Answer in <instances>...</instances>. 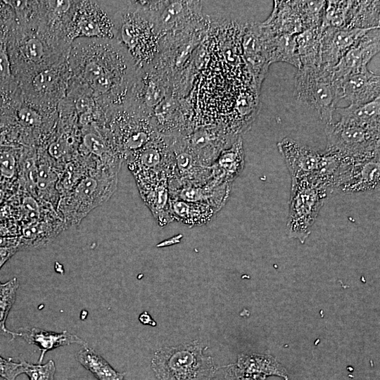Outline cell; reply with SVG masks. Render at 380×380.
<instances>
[{
    "instance_id": "obj_36",
    "label": "cell",
    "mask_w": 380,
    "mask_h": 380,
    "mask_svg": "<svg viewBox=\"0 0 380 380\" xmlns=\"http://www.w3.org/2000/svg\"><path fill=\"white\" fill-rule=\"evenodd\" d=\"M14 18V11L7 1H0V27L10 24Z\"/></svg>"
},
{
    "instance_id": "obj_13",
    "label": "cell",
    "mask_w": 380,
    "mask_h": 380,
    "mask_svg": "<svg viewBox=\"0 0 380 380\" xmlns=\"http://www.w3.org/2000/svg\"><path fill=\"white\" fill-rule=\"evenodd\" d=\"M201 1H165L156 19L163 39L196 24L201 14Z\"/></svg>"
},
{
    "instance_id": "obj_23",
    "label": "cell",
    "mask_w": 380,
    "mask_h": 380,
    "mask_svg": "<svg viewBox=\"0 0 380 380\" xmlns=\"http://www.w3.org/2000/svg\"><path fill=\"white\" fill-rule=\"evenodd\" d=\"M170 205L173 219L189 227L206 224L219 211L208 204L185 201L170 196Z\"/></svg>"
},
{
    "instance_id": "obj_12",
    "label": "cell",
    "mask_w": 380,
    "mask_h": 380,
    "mask_svg": "<svg viewBox=\"0 0 380 380\" xmlns=\"http://www.w3.org/2000/svg\"><path fill=\"white\" fill-rule=\"evenodd\" d=\"M379 49V27H375L364 34L333 67L334 76L339 87L346 77L367 69V64Z\"/></svg>"
},
{
    "instance_id": "obj_34",
    "label": "cell",
    "mask_w": 380,
    "mask_h": 380,
    "mask_svg": "<svg viewBox=\"0 0 380 380\" xmlns=\"http://www.w3.org/2000/svg\"><path fill=\"white\" fill-rule=\"evenodd\" d=\"M23 362H15L0 355V377L4 380H15L18 375L23 374Z\"/></svg>"
},
{
    "instance_id": "obj_28",
    "label": "cell",
    "mask_w": 380,
    "mask_h": 380,
    "mask_svg": "<svg viewBox=\"0 0 380 380\" xmlns=\"http://www.w3.org/2000/svg\"><path fill=\"white\" fill-rule=\"evenodd\" d=\"M80 363L98 380H124V374L114 369L111 365L94 349L87 346L77 355Z\"/></svg>"
},
{
    "instance_id": "obj_22",
    "label": "cell",
    "mask_w": 380,
    "mask_h": 380,
    "mask_svg": "<svg viewBox=\"0 0 380 380\" xmlns=\"http://www.w3.org/2000/svg\"><path fill=\"white\" fill-rule=\"evenodd\" d=\"M335 112L341 123L380 129V96L365 104L336 107Z\"/></svg>"
},
{
    "instance_id": "obj_11",
    "label": "cell",
    "mask_w": 380,
    "mask_h": 380,
    "mask_svg": "<svg viewBox=\"0 0 380 380\" xmlns=\"http://www.w3.org/2000/svg\"><path fill=\"white\" fill-rule=\"evenodd\" d=\"M379 156L356 161L341 159L332 190L344 193L369 192L379 189Z\"/></svg>"
},
{
    "instance_id": "obj_24",
    "label": "cell",
    "mask_w": 380,
    "mask_h": 380,
    "mask_svg": "<svg viewBox=\"0 0 380 380\" xmlns=\"http://www.w3.org/2000/svg\"><path fill=\"white\" fill-rule=\"evenodd\" d=\"M235 364L238 368L246 372L260 374L267 377L277 376L284 380H289L286 368L271 355L240 353Z\"/></svg>"
},
{
    "instance_id": "obj_21",
    "label": "cell",
    "mask_w": 380,
    "mask_h": 380,
    "mask_svg": "<svg viewBox=\"0 0 380 380\" xmlns=\"http://www.w3.org/2000/svg\"><path fill=\"white\" fill-rule=\"evenodd\" d=\"M243 46L247 63L256 82L260 84L270 65L264 53V40L260 23H253L250 25L243 37Z\"/></svg>"
},
{
    "instance_id": "obj_5",
    "label": "cell",
    "mask_w": 380,
    "mask_h": 380,
    "mask_svg": "<svg viewBox=\"0 0 380 380\" xmlns=\"http://www.w3.org/2000/svg\"><path fill=\"white\" fill-rule=\"evenodd\" d=\"M118 172L104 167L90 169L76 185L61 196L58 204L64 222L79 224L92 210L106 202L115 192Z\"/></svg>"
},
{
    "instance_id": "obj_37",
    "label": "cell",
    "mask_w": 380,
    "mask_h": 380,
    "mask_svg": "<svg viewBox=\"0 0 380 380\" xmlns=\"http://www.w3.org/2000/svg\"><path fill=\"white\" fill-rule=\"evenodd\" d=\"M139 321L145 325H151L154 327L156 322L151 318V315L147 312H144L139 317Z\"/></svg>"
},
{
    "instance_id": "obj_10",
    "label": "cell",
    "mask_w": 380,
    "mask_h": 380,
    "mask_svg": "<svg viewBox=\"0 0 380 380\" xmlns=\"http://www.w3.org/2000/svg\"><path fill=\"white\" fill-rule=\"evenodd\" d=\"M277 146L289 170L291 184L302 181L319 184L324 151L317 150L289 137L279 141Z\"/></svg>"
},
{
    "instance_id": "obj_1",
    "label": "cell",
    "mask_w": 380,
    "mask_h": 380,
    "mask_svg": "<svg viewBox=\"0 0 380 380\" xmlns=\"http://www.w3.org/2000/svg\"><path fill=\"white\" fill-rule=\"evenodd\" d=\"M68 62L72 75L92 96L115 107L124 106L140 70L116 39L76 38Z\"/></svg>"
},
{
    "instance_id": "obj_6",
    "label": "cell",
    "mask_w": 380,
    "mask_h": 380,
    "mask_svg": "<svg viewBox=\"0 0 380 380\" xmlns=\"http://www.w3.org/2000/svg\"><path fill=\"white\" fill-rule=\"evenodd\" d=\"M124 1H75L67 28L70 41L79 37L117 39Z\"/></svg>"
},
{
    "instance_id": "obj_27",
    "label": "cell",
    "mask_w": 380,
    "mask_h": 380,
    "mask_svg": "<svg viewBox=\"0 0 380 380\" xmlns=\"http://www.w3.org/2000/svg\"><path fill=\"white\" fill-rule=\"evenodd\" d=\"M11 24L0 27V99L2 100L10 99L19 89L13 74L7 46V34Z\"/></svg>"
},
{
    "instance_id": "obj_3",
    "label": "cell",
    "mask_w": 380,
    "mask_h": 380,
    "mask_svg": "<svg viewBox=\"0 0 380 380\" xmlns=\"http://www.w3.org/2000/svg\"><path fill=\"white\" fill-rule=\"evenodd\" d=\"M140 69L151 65L163 51L156 16L141 1H125L117 36Z\"/></svg>"
},
{
    "instance_id": "obj_25",
    "label": "cell",
    "mask_w": 380,
    "mask_h": 380,
    "mask_svg": "<svg viewBox=\"0 0 380 380\" xmlns=\"http://www.w3.org/2000/svg\"><path fill=\"white\" fill-rule=\"evenodd\" d=\"M322 30L323 27L321 25L296 34L297 51L301 67L321 65L320 46Z\"/></svg>"
},
{
    "instance_id": "obj_32",
    "label": "cell",
    "mask_w": 380,
    "mask_h": 380,
    "mask_svg": "<svg viewBox=\"0 0 380 380\" xmlns=\"http://www.w3.org/2000/svg\"><path fill=\"white\" fill-rule=\"evenodd\" d=\"M24 370L30 380H53L56 372V366L53 360H49L46 363L31 364L23 361Z\"/></svg>"
},
{
    "instance_id": "obj_17",
    "label": "cell",
    "mask_w": 380,
    "mask_h": 380,
    "mask_svg": "<svg viewBox=\"0 0 380 380\" xmlns=\"http://www.w3.org/2000/svg\"><path fill=\"white\" fill-rule=\"evenodd\" d=\"M261 29L264 40V53L270 65L274 62L289 63L298 69L301 68L297 51L296 34H277L263 23Z\"/></svg>"
},
{
    "instance_id": "obj_14",
    "label": "cell",
    "mask_w": 380,
    "mask_h": 380,
    "mask_svg": "<svg viewBox=\"0 0 380 380\" xmlns=\"http://www.w3.org/2000/svg\"><path fill=\"white\" fill-rule=\"evenodd\" d=\"M70 71L68 58L56 63L31 77L26 82L19 86L20 92L29 95L32 93L34 99H55L65 89V80Z\"/></svg>"
},
{
    "instance_id": "obj_31",
    "label": "cell",
    "mask_w": 380,
    "mask_h": 380,
    "mask_svg": "<svg viewBox=\"0 0 380 380\" xmlns=\"http://www.w3.org/2000/svg\"><path fill=\"white\" fill-rule=\"evenodd\" d=\"M353 3V1H326L322 25L324 27L344 28Z\"/></svg>"
},
{
    "instance_id": "obj_26",
    "label": "cell",
    "mask_w": 380,
    "mask_h": 380,
    "mask_svg": "<svg viewBox=\"0 0 380 380\" xmlns=\"http://www.w3.org/2000/svg\"><path fill=\"white\" fill-rule=\"evenodd\" d=\"M379 27V1H353L344 28Z\"/></svg>"
},
{
    "instance_id": "obj_4",
    "label": "cell",
    "mask_w": 380,
    "mask_h": 380,
    "mask_svg": "<svg viewBox=\"0 0 380 380\" xmlns=\"http://www.w3.org/2000/svg\"><path fill=\"white\" fill-rule=\"evenodd\" d=\"M197 341L158 349L151 360L157 380H211L218 367Z\"/></svg>"
},
{
    "instance_id": "obj_20",
    "label": "cell",
    "mask_w": 380,
    "mask_h": 380,
    "mask_svg": "<svg viewBox=\"0 0 380 380\" xmlns=\"http://www.w3.org/2000/svg\"><path fill=\"white\" fill-rule=\"evenodd\" d=\"M243 166L244 151L239 137L229 148L224 149L210 166V179L219 184H231L242 172Z\"/></svg>"
},
{
    "instance_id": "obj_19",
    "label": "cell",
    "mask_w": 380,
    "mask_h": 380,
    "mask_svg": "<svg viewBox=\"0 0 380 380\" xmlns=\"http://www.w3.org/2000/svg\"><path fill=\"white\" fill-rule=\"evenodd\" d=\"M137 186L144 203L160 226L174 220L170 205L168 178Z\"/></svg>"
},
{
    "instance_id": "obj_2",
    "label": "cell",
    "mask_w": 380,
    "mask_h": 380,
    "mask_svg": "<svg viewBox=\"0 0 380 380\" xmlns=\"http://www.w3.org/2000/svg\"><path fill=\"white\" fill-rule=\"evenodd\" d=\"M71 42L34 15L13 19L7 34L13 74L21 85L34 74L68 58Z\"/></svg>"
},
{
    "instance_id": "obj_7",
    "label": "cell",
    "mask_w": 380,
    "mask_h": 380,
    "mask_svg": "<svg viewBox=\"0 0 380 380\" xmlns=\"http://www.w3.org/2000/svg\"><path fill=\"white\" fill-rule=\"evenodd\" d=\"M295 89L298 101L316 110L326 125L332 122L336 104L341 99L333 67H301L295 76Z\"/></svg>"
},
{
    "instance_id": "obj_29",
    "label": "cell",
    "mask_w": 380,
    "mask_h": 380,
    "mask_svg": "<svg viewBox=\"0 0 380 380\" xmlns=\"http://www.w3.org/2000/svg\"><path fill=\"white\" fill-rule=\"evenodd\" d=\"M18 286L16 278L0 284V336L11 335L12 338L18 337L15 331H10L6 327V321L15 300Z\"/></svg>"
},
{
    "instance_id": "obj_9",
    "label": "cell",
    "mask_w": 380,
    "mask_h": 380,
    "mask_svg": "<svg viewBox=\"0 0 380 380\" xmlns=\"http://www.w3.org/2000/svg\"><path fill=\"white\" fill-rule=\"evenodd\" d=\"M329 191L325 186L314 182L302 181L291 184L286 227L289 238L305 243Z\"/></svg>"
},
{
    "instance_id": "obj_15",
    "label": "cell",
    "mask_w": 380,
    "mask_h": 380,
    "mask_svg": "<svg viewBox=\"0 0 380 380\" xmlns=\"http://www.w3.org/2000/svg\"><path fill=\"white\" fill-rule=\"evenodd\" d=\"M323 27L321 36V65L334 67L369 29Z\"/></svg>"
},
{
    "instance_id": "obj_35",
    "label": "cell",
    "mask_w": 380,
    "mask_h": 380,
    "mask_svg": "<svg viewBox=\"0 0 380 380\" xmlns=\"http://www.w3.org/2000/svg\"><path fill=\"white\" fill-rule=\"evenodd\" d=\"M225 368L224 377L227 380H267V376L241 370L235 363L223 367Z\"/></svg>"
},
{
    "instance_id": "obj_38",
    "label": "cell",
    "mask_w": 380,
    "mask_h": 380,
    "mask_svg": "<svg viewBox=\"0 0 380 380\" xmlns=\"http://www.w3.org/2000/svg\"><path fill=\"white\" fill-rule=\"evenodd\" d=\"M1 284V283L0 282V284Z\"/></svg>"
},
{
    "instance_id": "obj_33",
    "label": "cell",
    "mask_w": 380,
    "mask_h": 380,
    "mask_svg": "<svg viewBox=\"0 0 380 380\" xmlns=\"http://www.w3.org/2000/svg\"><path fill=\"white\" fill-rule=\"evenodd\" d=\"M18 161L16 153L13 149L0 151V176L9 180L13 179L18 172Z\"/></svg>"
},
{
    "instance_id": "obj_18",
    "label": "cell",
    "mask_w": 380,
    "mask_h": 380,
    "mask_svg": "<svg viewBox=\"0 0 380 380\" xmlns=\"http://www.w3.org/2000/svg\"><path fill=\"white\" fill-rule=\"evenodd\" d=\"M18 337L23 338L27 343L36 346L39 350V364L42 362L46 352L58 347L77 343L87 346V343L78 336L67 331L55 332L46 331L38 327L20 328L15 331Z\"/></svg>"
},
{
    "instance_id": "obj_16",
    "label": "cell",
    "mask_w": 380,
    "mask_h": 380,
    "mask_svg": "<svg viewBox=\"0 0 380 380\" xmlns=\"http://www.w3.org/2000/svg\"><path fill=\"white\" fill-rule=\"evenodd\" d=\"M341 99L350 104H365L380 96V77L365 69L353 74L340 83Z\"/></svg>"
},
{
    "instance_id": "obj_8",
    "label": "cell",
    "mask_w": 380,
    "mask_h": 380,
    "mask_svg": "<svg viewBox=\"0 0 380 380\" xmlns=\"http://www.w3.org/2000/svg\"><path fill=\"white\" fill-rule=\"evenodd\" d=\"M325 151L343 160H363L379 156L380 130L339 122L326 125Z\"/></svg>"
},
{
    "instance_id": "obj_30",
    "label": "cell",
    "mask_w": 380,
    "mask_h": 380,
    "mask_svg": "<svg viewBox=\"0 0 380 380\" xmlns=\"http://www.w3.org/2000/svg\"><path fill=\"white\" fill-rule=\"evenodd\" d=\"M303 31L322 24L325 1H295Z\"/></svg>"
}]
</instances>
